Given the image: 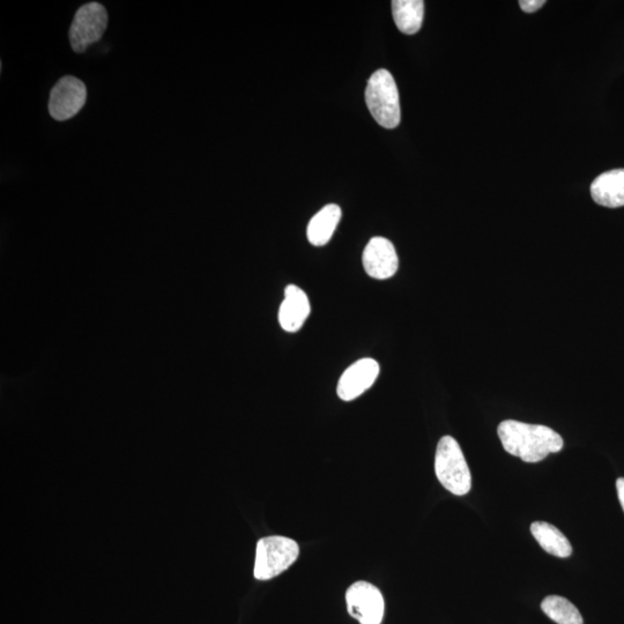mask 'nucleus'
I'll return each mask as SVG.
<instances>
[{
	"mask_svg": "<svg viewBox=\"0 0 624 624\" xmlns=\"http://www.w3.org/2000/svg\"><path fill=\"white\" fill-rule=\"evenodd\" d=\"M616 490H618L619 501L624 511V478H620L616 481Z\"/></svg>",
	"mask_w": 624,
	"mask_h": 624,
	"instance_id": "f3484780",
	"label": "nucleus"
},
{
	"mask_svg": "<svg viewBox=\"0 0 624 624\" xmlns=\"http://www.w3.org/2000/svg\"><path fill=\"white\" fill-rule=\"evenodd\" d=\"M591 196L601 206H624V169L609 170L598 176L591 185Z\"/></svg>",
	"mask_w": 624,
	"mask_h": 624,
	"instance_id": "9b49d317",
	"label": "nucleus"
},
{
	"mask_svg": "<svg viewBox=\"0 0 624 624\" xmlns=\"http://www.w3.org/2000/svg\"><path fill=\"white\" fill-rule=\"evenodd\" d=\"M300 554L293 539L272 536L260 539L256 549L254 576L258 581H270L291 568Z\"/></svg>",
	"mask_w": 624,
	"mask_h": 624,
	"instance_id": "20e7f679",
	"label": "nucleus"
},
{
	"mask_svg": "<svg viewBox=\"0 0 624 624\" xmlns=\"http://www.w3.org/2000/svg\"><path fill=\"white\" fill-rule=\"evenodd\" d=\"M392 13L399 31L413 35L422 27L425 3L422 0H395L392 2Z\"/></svg>",
	"mask_w": 624,
	"mask_h": 624,
	"instance_id": "4468645a",
	"label": "nucleus"
},
{
	"mask_svg": "<svg viewBox=\"0 0 624 624\" xmlns=\"http://www.w3.org/2000/svg\"><path fill=\"white\" fill-rule=\"evenodd\" d=\"M108 28V12L100 3H87L74 14L70 28L71 47L83 54L89 46L101 40Z\"/></svg>",
	"mask_w": 624,
	"mask_h": 624,
	"instance_id": "39448f33",
	"label": "nucleus"
},
{
	"mask_svg": "<svg viewBox=\"0 0 624 624\" xmlns=\"http://www.w3.org/2000/svg\"><path fill=\"white\" fill-rule=\"evenodd\" d=\"M311 312L309 297L300 287L289 285L279 309V323L286 332L301 330Z\"/></svg>",
	"mask_w": 624,
	"mask_h": 624,
	"instance_id": "9d476101",
	"label": "nucleus"
},
{
	"mask_svg": "<svg viewBox=\"0 0 624 624\" xmlns=\"http://www.w3.org/2000/svg\"><path fill=\"white\" fill-rule=\"evenodd\" d=\"M362 262L368 276L377 280L392 278L399 267L395 245L380 236L373 237L364 248Z\"/></svg>",
	"mask_w": 624,
	"mask_h": 624,
	"instance_id": "6e6552de",
	"label": "nucleus"
},
{
	"mask_svg": "<svg viewBox=\"0 0 624 624\" xmlns=\"http://www.w3.org/2000/svg\"><path fill=\"white\" fill-rule=\"evenodd\" d=\"M497 434L504 450L525 463H539L564 447L561 435L542 425L505 420L497 428Z\"/></svg>",
	"mask_w": 624,
	"mask_h": 624,
	"instance_id": "f257e3e1",
	"label": "nucleus"
},
{
	"mask_svg": "<svg viewBox=\"0 0 624 624\" xmlns=\"http://www.w3.org/2000/svg\"><path fill=\"white\" fill-rule=\"evenodd\" d=\"M87 100L86 85L80 79L66 76L51 89L49 113L56 121H68L76 116Z\"/></svg>",
	"mask_w": 624,
	"mask_h": 624,
	"instance_id": "0eeeda50",
	"label": "nucleus"
},
{
	"mask_svg": "<svg viewBox=\"0 0 624 624\" xmlns=\"http://www.w3.org/2000/svg\"><path fill=\"white\" fill-rule=\"evenodd\" d=\"M366 103L374 120L383 128L395 129L400 124L398 87L388 70H378L370 77L366 89Z\"/></svg>",
	"mask_w": 624,
	"mask_h": 624,
	"instance_id": "7ed1b4c3",
	"label": "nucleus"
},
{
	"mask_svg": "<svg viewBox=\"0 0 624 624\" xmlns=\"http://www.w3.org/2000/svg\"><path fill=\"white\" fill-rule=\"evenodd\" d=\"M341 219V208L336 204L326 205L309 222L308 241L315 247H323L332 239Z\"/></svg>",
	"mask_w": 624,
	"mask_h": 624,
	"instance_id": "f8f14e48",
	"label": "nucleus"
},
{
	"mask_svg": "<svg viewBox=\"0 0 624 624\" xmlns=\"http://www.w3.org/2000/svg\"><path fill=\"white\" fill-rule=\"evenodd\" d=\"M435 472L441 485L456 496L470 493L472 475L462 448L455 438L444 436L437 444Z\"/></svg>",
	"mask_w": 624,
	"mask_h": 624,
	"instance_id": "f03ea898",
	"label": "nucleus"
},
{
	"mask_svg": "<svg viewBox=\"0 0 624 624\" xmlns=\"http://www.w3.org/2000/svg\"><path fill=\"white\" fill-rule=\"evenodd\" d=\"M380 364L374 359H361L341 375L337 393L341 400L352 401L369 390L380 375Z\"/></svg>",
	"mask_w": 624,
	"mask_h": 624,
	"instance_id": "1a4fd4ad",
	"label": "nucleus"
},
{
	"mask_svg": "<svg viewBox=\"0 0 624 624\" xmlns=\"http://www.w3.org/2000/svg\"><path fill=\"white\" fill-rule=\"evenodd\" d=\"M541 609L557 624H584L578 608L566 598L549 596L542 601Z\"/></svg>",
	"mask_w": 624,
	"mask_h": 624,
	"instance_id": "2eb2a0df",
	"label": "nucleus"
},
{
	"mask_svg": "<svg viewBox=\"0 0 624 624\" xmlns=\"http://www.w3.org/2000/svg\"><path fill=\"white\" fill-rule=\"evenodd\" d=\"M531 533L548 554L561 557V559L571 556L570 541L556 526L546 522H534L531 525Z\"/></svg>",
	"mask_w": 624,
	"mask_h": 624,
	"instance_id": "ddd939ff",
	"label": "nucleus"
},
{
	"mask_svg": "<svg viewBox=\"0 0 624 624\" xmlns=\"http://www.w3.org/2000/svg\"><path fill=\"white\" fill-rule=\"evenodd\" d=\"M349 615L361 624H381L385 613L383 594L373 584L356 582L346 592Z\"/></svg>",
	"mask_w": 624,
	"mask_h": 624,
	"instance_id": "423d86ee",
	"label": "nucleus"
},
{
	"mask_svg": "<svg viewBox=\"0 0 624 624\" xmlns=\"http://www.w3.org/2000/svg\"><path fill=\"white\" fill-rule=\"evenodd\" d=\"M546 4L545 0H520L519 6L526 13H534Z\"/></svg>",
	"mask_w": 624,
	"mask_h": 624,
	"instance_id": "dca6fc26",
	"label": "nucleus"
}]
</instances>
